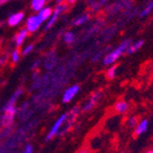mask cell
<instances>
[{"mask_svg":"<svg viewBox=\"0 0 153 153\" xmlns=\"http://www.w3.org/2000/svg\"><path fill=\"white\" fill-rule=\"evenodd\" d=\"M80 111V106H74L69 111L59 115L46 134V141H51L57 136H63L64 134H66L72 128Z\"/></svg>","mask_w":153,"mask_h":153,"instance_id":"cell-1","label":"cell"},{"mask_svg":"<svg viewBox=\"0 0 153 153\" xmlns=\"http://www.w3.org/2000/svg\"><path fill=\"white\" fill-rule=\"evenodd\" d=\"M131 42H132L131 39H124L123 41H121L120 43L116 46L115 48H112V49H110L109 51H107V53L103 56L102 60H101L103 65L109 66V65L117 63L118 60H119L124 54H126V49H128Z\"/></svg>","mask_w":153,"mask_h":153,"instance_id":"cell-2","label":"cell"},{"mask_svg":"<svg viewBox=\"0 0 153 153\" xmlns=\"http://www.w3.org/2000/svg\"><path fill=\"white\" fill-rule=\"evenodd\" d=\"M80 85L79 84H72L70 86L65 88L63 90L61 94V102L63 104H69V103H72L76 99V97L79 94V92H80Z\"/></svg>","mask_w":153,"mask_h":153,"instance_id":"cell-3","label":"cell"},{"mask_svg":"<svg viewBox=\"0 0 153 153\" xmlns=\"http://www.w3.org/2000/svg\"><path fill=\"white\" fill-rule=\"evenodd\" d=\"M68 8H69V5L66 4L65 2L61 3V4H56V7L53 9V14H51V16L49 17L48 21L45 23V30L46 31L54 27L55 24L57 23V21L60 18V16H61L64 12H66Z\"/></svg>","mask_w":153,"mask_h":153,"instance_id":"cell-4","label":"cell"},{"mask_svg":"<svg viewBox=\"0 0 153 153\" xmlns=\"http://www.w3.org/2000/svg\"><path fill=\"white\" fill-rule=\"evenodd\" d=\"M103 97V93L101 91H94L92 92L91 94L86 99L82 105L80 106V109L82 112H89L91 111L93 108L101 102V100Z\"/></svg>","mask_w":153,"mask_h":153,"instance_id":"cell-5","label":"cell"},{"mask_svg":"<svg viewBox=\"0 0 153 153\" xmlns=\"http://www.w3.org/2000/svg\"><path fill=\"white\" fill-rule=\"evenodd\" d=\"M3 116L1 118V124L3 126H10L13 123L15 116L17 114V107L16 105H12V106H3L2 108Z\"/></svg>","mask_w":153,"mask_h":153,"instance_id":"cell-6","label":"cell"},{"mask_svg":"<svg viewBox=\"0 0 153 153\" xmlns=\"http://www.w3.org/2000/svg\"><path fill=\"white\" fill-rule=\"evenodd\" d=\"M43 22L42 19L38 16V14H33L30 15L27 19H26L25 23V28L27 29L29 33H36L40 30V28L43 25Z\"/></svg>","mask_w":153,"mask_h":153,"instance_id":"cell-7","label":"cell"},{"mask_svg":"<svg viewBox=\"0 0 153 153\" xmlns=\"http://www.w3.org/2000/svg\"><path fill=\"white\" fill-rule=\"evenodd\" d=\"M150 126H151L150 119H148L147 117L141 118V119L138 120L135 128H133V134H134L135 137H140V136L145 135L146 133L150 130Z\"/></svg>","mask_w":153,"mask_h":153,"instance_id":"cell-8","label":"cell"},{"mask_svg":"<svg viewBox=\"0 0 153 153\" xmlns=\"http://www.w3.org/2000/svg\"><path fill=\"white\" fill-rule=\"evenodd\" d=\"M130 108H131L130 102L126 101L125 99H118L115 102V104H114V106H112L114 111L117 115H121V116L128 114Z\"/></svg>","mask_w":153,"mask_h":153,"instance_id":"cell-9","label":"cell"},{"mask_svg":"<svg viewBox=\"0 0 153 153\" xmlns=\"http://www.w3.org/2000/svg\"><path fill=\"white\" fill-rule=\"evenodd\" d=\"M29 36V32L27 31L26 28H22L16 32L15 36L13 39V41H14V45L16 46V48H19L21 46H23V44L25 43V41L27 40Z\"/></svg>","mask_w":153,"mask_h":153,"instance_id":"cell-10","label":"cell"},{"mask_svg":"<svg viewBox=\"0 0 153 153\" xmlns=\"http://www.w3.org/2000/svg\"><path fill=\"white\" fill-rule=\"evenodd\" d=\"M24 18H25V13L22 12V11L21 12L13 13L8 18V25L10 27H16L24 21Z\"/></svg>","mask_w":153,"mask_h":153,"instance_id":"cell-11","label":"cell"},{"mask_svg":"<svg viewBox=\"0 0 153 153\" xmlns=\"http://www.w3.org/2000/svg\"><path fill=\"white\" fill-rule=\"evenodd\" d=\"M145 41L143 40H137V41H132L131 44L128 45V49H126V55H133L137 53L138 51H140L143 48Z\"/></svg>","mask_w":153,"mask_h":153,"instance_id":"cell-12","label":"cell"},{"mask_svg":"<svg viewBox=\"0 0 153 153\" xmlns=\"http://www.w3.org/2000/svg\"><path fill=\"white\" fill-rule=\"evenodd\" d=\"M36 14H38L39 17L41 18L43 23H46L49 19V17L51 16V14H53V8L48 7V5H45L39 12H36Z\"/></svg>","mask_w":153,"mask_h":153,"instance_id":"cell-13","label":"cell"},{"mask_svg":"<svg viewBox=\"0 0 153 153\" xmlns=\"http://www.w3.org/2000/svg\"><path fill=\"white\" fill-rule=\"evenodd\" d=\"M89 21H90V14L89 13H84V14H80V15L76 16L72 21V25L75 26V27H79V26L87 24Z\"/></svg>","mask_w":153,"mask_h":153,"instance_id":"cell-14","label":"cell"},{"mask_svg":"<svg viewBox=\"0 0 153 153\" xmlns=\"http://www.w3.org/2000/svg\"><path fill=\"white\" fill-rule=\"evenodd\" d=\"M62 42L65 45L70 46L72 44H74L76 42V34L72 30H68L62 34Z\"/></svg>","mask_w":153,"mask_h":153,"instance_id":"cell-15","label":"cell"},{"mask_svg":"<svg viewBox=\"0 0 153 153\" xmlns=\"http://www.w3.org/2000/svg\"><path fill=\"white\" fill-rule=\"evenodd\" d=\"M118 75V66L116 64H112V65L107 66V69L105 70V77L108 79V80H112L115 79Z\"/></svg>","mask_w":153,"mask_h":153,"instance_id":"cell-16","label":"cell"},{"mask_svg":"<svg viewBox=\"0 0 153 153\" xmlns=\"http://www.w3.org/2000/svg\"><path fill=\"white\" fill-rule=\"evenodd\" d=\"M138 120H139V118H138L136 115H130L125 118L124 124L128 128H132L133 130V128L136 126V124H137Z\"/></svg>","mask_w":153,"mask_h":153,"instance_id":"cell-17","label":"cell"},{"mask_svg":"<svg viewBox=\"0 0 153 153\" xmlns=\"http://www.w3.org/2000/svg\"><path fill=\"white\" fill-rule=\"evenodd\" d=\"M47 2V0H31L30 1V7L31 10L34 12H39L42 8H44Z\"/></svg>","mask_w":153,"mask_h":153,"instance_id":"cell-18","label":"cell"},{"mask_svg":"<svg viewBox=\"0 0 153 153\" xmlns=\"http://www.w3.org/2000/svg\"><path fill=\"white\" fill-rule=\"evenodd\" d=\"M152 12H153V0H150V1L146 4L145 8L139 12V17L145 18V17H147V16L150 15Z\"/></svg>","mask_w":153,"mask_h":153,"instance_id":"cell-19","label":"cell"},{"mask_svg":"<svg viewBox=\"0 0 153 153\" xmlns=\"http://www.w3.org/2000/svg\"><path fill=\"white\" fill-rule=\"evenodd\" d=\"M21 57H22V53L19 51H18V48L14 49V51H12V53H11L10 55V60L11 62H12L13 64H16L19 62V60H21Z\"/></svg>","mask_w":153,"mask_h":153,"instance_id":"cell-20","label":"cell"},{"mask_svg":"<svg viewBox=\"0 0 153 153\" xmlns=\"http://www.w3.org/2000/svg\"><path fill=\"white\" fill-rule=\"evenodd\" d=\"M53 61H57L56 54H51V58H47V61L43 62V66H45V69H53L55 66V63H53Z\"/></svg>","mask_w":153,"mask_h":153,"instance_id":"cell-21","label":"cell"},{"mask_svg":"<svg viewBox=\"0 0 153 153\" xmlns=\"http://www.w3.org/2000/svg\"><path fill=\"white\" fill-rule=\"evenodd\" d=\"M88 5H89V9L92 12H97L100 9L102 8L101 4H100V2L97 1V0H90L89 2H88Z\"/></svg>","mask_w":153,"mask_h":153,"instance_id":"cell-22","label":"cell"},{"mask_svg":"<svg viewBox=\"0 0 153 153\" xmlns=\"http://www.w3.org/2000/svg\"><path fill=\"white\" fill-rule=\"evenodd\" d=\"M33 49H34V44H33V43L27 44V45H26L25 47L23 48V51H21L22 56H27V55L31 54V53L33 51Z\"/></svg>","mask_w":153,"mask_h":153,"instance_id":"cell-23","label":"cell"},{"mask_svg":"<svg viewBox=\"0 0 153 153\" xmlns=\"http://www.w3.org/2000/svg\"><path fill=\"white\" fill-rule=\"evenodd\" d=\"M22 153H33V147L32 145H27L26 147H24Z\"/></svg>","mask_w":153,"mask_h":153,"instance_id":"cell-24","label":"cell"},{"mask_svg":"<svg viewBox=\"0 0 153 153\" xmlns=\"http://www.w3.org/2000/svg\"><path fill=\"white\" fill-rule=\"evenodd\" d=\"M40 64H41V61L40 60H34L32 63V65H31V70H38L39 66H40Z\"/></svg>","mask_w":153,"mask_h":153,"instance_id":"cell-25","label":"cell"},{"mask_svg":"<svg viewBox=\"0 0 153 153\" xmlns=\"http://www.w3.org/2000/svg\"><path fill=\"white\" fill-rule=\"evenodd\" d=\"M78 0H65V3L68 5H71V4H74V3H76Z\"/></svg>","mask_w":153,"mask_h":153,"instance_id":"cell-26","label":"cell"},{"mask_svg":"<svg viewBox=\"0 0 153 153\" xmlns=\"http://www.w3.org/2000/svg\"><path fill=\"white\" fill-rule=\"evenodd\" d=\"M75 153H89V151H88V149H86V148H82V149H79L78 151H76Z\"/></svg>","mask_w":153,"mask_h":153,"instance_id":"cell-27","label":"cell"},{"mask_svg":"<svg viewBox=\"0 0 153 153\" xmlns=\"http://www.w3.org/2000/svg\"><path fill=\"white\" fill-rule=\"evenodd\" d=\"M143 153H153V147H150V148H147Z\"/></svg>","mask_w":153,"mask_h":153,"instance_id":"cell-28","label":"cell"},{"mask_svg":"<svg viewBox=\"0 0 153 153\" xmlns=\"http://www.w3.org/2000/svg\"><path fill=\"white\" fill-rule=\"evenodd\" d=\"M108 1H109V0H99V2H100V4H101V7H103L104 4H106Z\"/></svg>","mask_w":153,"mask_h":153,"instance_id":"cell-29","label":"cell"},{"mask_svg":"<svg viewBox=\"0 0 153 153\" xmlns=\"http://www.w3.org/2000/svg\"><path fill=\"white\" fill-rule=\"evenodd\" d=\"M10 1H12V0H0V7L3 4H5V3L10 2Z\"/></svg>","mask_w":153,"mask_h":153,"instance_id":"cell-30","label":"cell"},{"mask_svg":"<svg viewBox=\"0 0 153 153\" xmlns=\"http://www.w3.org/2000/svg\"><path fill=\"white\" fill-rule=\"evenodd\" d=\"M55 2H56V4H61V3L65 2V0H55Z\"/></svg>","mask_w":153,"mask_h":153,"instance_id":"cell-31","label":"cell"},{"mask_svg":"<svg viewBox=\"0 0 153 153\" xmlns=\"http://www.w3.org/2000/svg\"><path fill=\"white\" fill-rule=\"evenodd\" d=\"M118 153H131V152H128V151H126V150H121V151H119Z\"/></svg>","mask_w":153,"mask_h":153,"instance_id":"cell-32","label":"cell"},{"mask_svg":"<svg viewBox=\"0 0 153 153\" xmlns=\"http://www.w3.org/2000/svg\"><path fill=\"white\" fill-rule=\"evenodd\" d=\"M0 49H1V46H0Z\"/></svg>","mask_w":153,"mask_h":153,"instance_id":"cell-33","label":"cell"}]
</instances>
